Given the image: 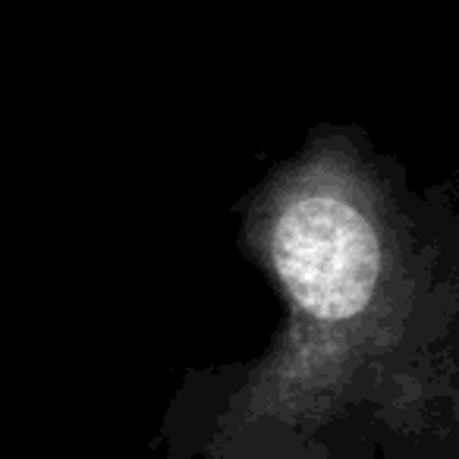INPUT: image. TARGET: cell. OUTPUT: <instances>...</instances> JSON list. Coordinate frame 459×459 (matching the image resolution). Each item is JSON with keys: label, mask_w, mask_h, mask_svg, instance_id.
I'll use <instances>...</instances> for the list:
<instances>
[{"label": "cell", "mask_w": 459, "mask_h": 459, "mask_svg": "<svg viewBox=\"0 0 459 459\" xmlns=\"http://www.w3.org/2000/svg\"><path fill=\"white\" fill-rule=\"evenodd\" d=\"M274 258L290 296L327 321L362 312L381 274L375 230L340 198H306L283 211Z\"/></svg>", "instance_id": "1"}]
</instances>
